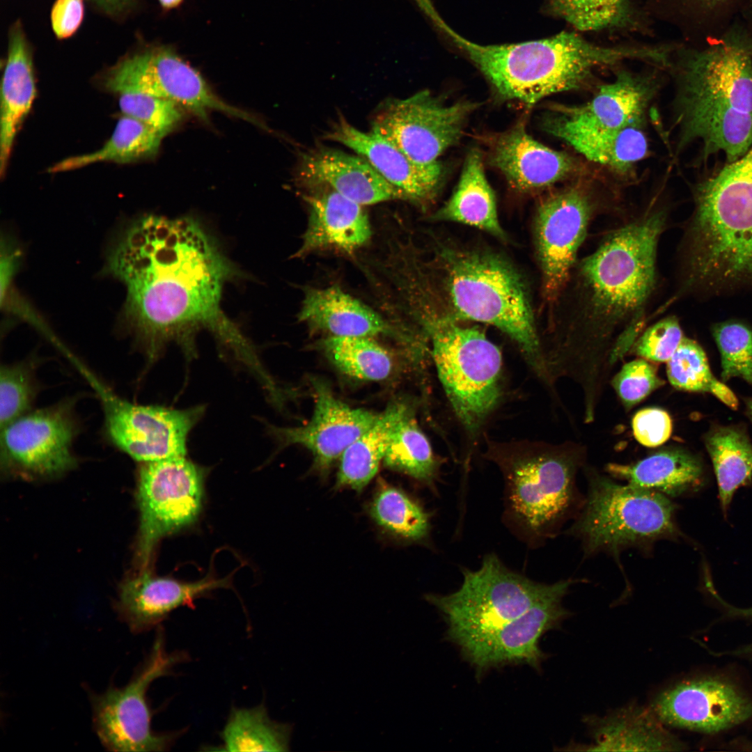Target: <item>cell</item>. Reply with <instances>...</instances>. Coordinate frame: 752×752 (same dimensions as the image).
Listing matches in <instances>:
<instances>
[{
	"mask_svg": "<svg viewBox=\"0 0 752 752\" xmlns=\"http://www.w3.org/2000/svg\"><path fill=\"white\" fill-rule=\"evenodd\" d=\"M437 24L473 62L503 99L529 107L549 95L579 89L601 67L626 59L647 61V45H597L574 32L508 45H482L462 38L441 19Z\"/></svg>",
	"mask_w": 752,
	"mask_h": 752,
	"instance_id": "cell-4",
	"label": "cell"
},
{
	"mask_svg": "<svg viewBox=\"0 0 752 752\" xmlns=\"http://www.w3.org/2000/svg\"><path fill=\"white\" fill-rule=\"evenodd\" d=\"M320 345L335 366L350 377L380 381L392 372L389 352L371 337L329 336Z\"/></svg>",
	"mask_w": 752,
	"mask_h": 752,
	"instance_id": "cell-40",
	"label": "cell"
},
{
	"mask_svg": "<svg viewBox=\"0 0 752 752\" xmlns=\"http://www.w3.org/2000/svg\"><path fill=\"white\" fill-rule=\"evenodd\" d=\"M476 105L446 104L428 91L387 102L375 116L373 132L382 136L416 163L430 164L457 143Z\"/></svg>",
	"mask_w": 752,
	"mask_h": 752,
	"instance_id": "cell-15",
	"label": "cell"
},
{
	"mask_svg": "<svg viewBox=\"0 0 752 752\" xmlns=\"http://www.w3.org/2000/svg\"><path fill=\"white\" fill-rule=\"evenodd\" d=\"M298 174L306 187L325 186L363 206L405 200L363 158L334 148L320 147L304 153Z\"/></svg>",
	"mask_w": 752,
	"mask_h": 752,
	"instance_id": "cell-25",
	"label": "cell"
},
{
	"mask_svg": "<svg viewBox=\"0 0 752 752\" xmlns=\"http://www.w3.org/2000/svg\"><path fill=\"white\" fill-rule=\"evenodd\" d=\"M651 95V84L645 78L620 71L590 101L578 106L556 105L545 120L592 130L641 125Z\"/></svg>",
	"mask_w": 752,
	"mask_h": 752,
	"instance_id": "cell-24",
	"label": "cell"
},
{
	"mask_svg": "<svg viewBox=\"0 0 752 752\" xmlns=\"http://www.w3.org/2000/svg\"><path fill=\"white\" fill-rule=\"evenodd\" d=\"M666 220V210L651 204L577 260L566 285L570 312L545 360L553 382L567 377L579 386L587 416L597 414L612 368L631 350L645 324Z\"/></svg>",
	"mask_w": 752,
	"mask_h": 752,
	"instance_id": "cell-2",
	"label": "cell"
},
{
	"mask_svg": "<svg viewBox=\"0 0 752 752\" xmlns=\"http://www.w3.org/2000/svg\"><path fill=\"white\" fill-rule=\"evenodd\" d=\"M369 512L380 528L405 542H425L430 535L431 514L405 491L384 481L378 486Z\"/></svg>",
	"mask_w": 752,
	"mask_h": 752,
	"instance_id": "cell-39",
	"label": "cell"
},
{
	"mask_svg": "<svg viewBox=\"0 0 752 752\" xmlns=\"http://www.w3.org/2000/svg\"><path fill=\"white\" fill-rule=\"evenodd\" d=\"M718 485L721 507L726 513L738 488L752 480V444L737 426H717L705 435Z\"/></svg>",
	"mask_w": 752,
	"mask_h": 752,
	"instance_id": "cell-34",
	"label": "cell"
},
{
	"mask_svg": "<svg viewBox=\"0 0 752 752\" xmlns=\"http://www.w3.org/2000/svg\"><path fill=\"white\" fill-rule=\"evenodd\" d=\"M410 409L404 402L391 404L374 424L346 448L340 457L337 488L363 490L376 475L397 425Z\"/></svg>",
	"mask_w": 752,
	"mask_h": 752,
	"instance_id": "cell-33",
	"label": "cell"
},
{
	"mask_svg": "<svg viewBox=\"0 0 752 752\" xmlns=\"http://www.w3.org/2000/svg\"><path fill=\"white\" fill-rule=\"evenodd\" d=\"M597 212L591 193L579 185L547 198L535 218V240L546 301L561 297L577 262V253Z\"/></svg>",
	"mask_w": 752,
	"mask_h": 752,
	"instance_id": "cell-17",
	"label": "cell"
},
{
	"mask_svg": "<svg viewBox=\"0 0 752 752\" xmlns=\"http://www.w3.org/2000/svg\"><path fill=\"white\" fill-rule=\"evenodd\" d=\"M84 17V0H56L51 10V24L58 39H67L80 27Z\"/></svg>",
	"mask_w": 752,
	"mask_h": 752,
	"instance_id": "cell-49",
	"label": "cell"
},
{
	"mask_svg": "<svg viewBox=\"0 0 752 752\" xmlns=\"http://www.w3.org/2000/svg\"><path fill=\"white\" fill-rule=\"evenodd\" d=\"M450 315H430L424 327L440 382L462 424L476 432L501 396L502 356L479 329Z\"/></svg>",
	"mask_w": 752,
	"mask_h": 752,
	"instance_id": "cell-9",
	"label": "cell"
},
{
	"mask_svg": "<svg viewBox=\"0 0 752 752\" xmlns=\"http://www.w3.org/2000/svg\"><path fill=\"white\" fill-rule=\"evenodd\" d=\"M292 732L290 723L272 720L266 707H233L221 731L227 751H288Z\"/></svg>",
	"mask_w": 752,
	"mask_h": 752,
	"instance_id": "cell-36",
	"label": "cell"
},
{
	"mask_svg": "<svg viewBox=\"0 0 752 752\" xmlns=\"http://www.w3.org/2000/svg\"><path fill=\"white\" fill-rule=\"evenodd\" d=\"M683 243L682 275L691 286L752 285V146L700 183Z\"/></svg>",
	"mask_w": 752,
	"mask_h": 752,
	"instance_id": "cell-5",
	"label": "cell"
},
{
	"mask_svg": "<svg viewBox=\"0 0 752 752\" xmlns=\"http://www.w3.org/2000/svg\"><path fill=\"white\" fill-rule=\"evenodd\" d=\"M652 710L664 725L718 733L752 716V701L731 683L714 677L683 681L664 689Z\"/></svg>",
	"mask_w": 752,
	"mask_h": 752,
	"instance_id": "cell-19",
	"label": "cell"
},
{
	"mask_svg": "<svg viewBox=\"0 0 752 752\" xmlns=\"http://www.w3.org/2000/svg\"><path fill=\"white\" fill-rule=\"evenodd\" d=\"M106 272L126 289L122 322L150 360L173 339L206 328L240 362L256 350L220 306L233 268L194 220L148 215L130 223L107 255Z\"/></svg>",
	"mask_w": 752,
	"mask_h": 752,
	"instance_id": "cell-1",
	"label": "cell"
},
{
	"mask_svg": "<svg viewBox=\"0 0 752 752\" xmlns=\"http://www.w3.org/2000/svg\"><path fill=\"white\" fill-rule=\"evenodd\" d=\"M563 580L560 587L519 616L483 635L457 645L478 677L509 665H528L539 670L547 655L540 647L541 637L558 627L570 612L562 600L572 583Z\"/></svg>",
	"mask_w": 752,
	"mask_h": 752,
	"instance_id": "cell-18",
	"label": "cell"
},
{
	"mask_svg": "<svg viewBox=\"0 0 752 752\" xmlns=\"http://www.w3.org/2000/svg\"><path fill=\"white\" fill-rule=\"evenodd\" d=\"M586 453V446L574 441L488 443L485 457L498 467L504 481L502 522L528 547L554 536L567 518Z\"/></svg>",
	"mask_w": 752,
	"mask_h": 752,
	"instance_id": "cell-6",
	"label": "cell"
},
{
	"mask_svg": "<svg viewBox=\"0 0 752 752\" xmlns=\"http://www.w3.org/2000/svg\"><path fill=\"white\" fill-rule=\"evenodd\" d=\"M230 576L212 574L195 581L154 576L148 569L121 584L115 609L118 618L134 634L157 628L175 609L193 606L195 600L218 588H230Z\"/></svg>",
	"mask_w": 752,
	"mask_h": 752,
	"instance_id": "cell-21",
	"label": "cell"
},
{
	"mask_svg": "<svg viewBox=\"0 0 752 752\" xmlns=\"http://www.w3.org/2000/svg\"><path fill=\"white\" fill-rule=\"evenodd\" d=\"M548 10L580 31L636 29L640 21L632 0H546Z\"/></svg>",
	"mask_w": 752,
	"mask_h": 752,
	"instance_id": "cell-42",
	"label": "cell"
},
{
	"mask_svg": "<svg viewBox=\"0 0 752 752\" xmlns=\"http://www.w3.org/2000/svg\"><path fill=\"white\" fill-rule=\"evenodd\" d=\"M462 574L457 590L425 595L444 618L447 636L456 645L519 616L562 583L535 581L508 567L494 553L485 555L479 568H463Z\"/></svg>",
	"mask_w": 752,
	"mask_h": 752,
	"instance_id": "cell-10",
	"label": "cell"
},
{
	"mask_svg": "<svg viewBox=\"0 0 752 752\" xmlns=\"http://www.w3.org/2000/svg\"><path fill=\"white\" fill-rule=\"evenodd\" d=\"M163 137L147 125L123 116L102 148L90 153L65 158L49 167L48 172L68 171L97 162L124 164L137 161L155 155Z\"/></svg>",
	"mask_w": 752,
	"mask_h": 752,
	"instance_id": "cell-35",
	"label": "cell"
},
{
	"mask_svg": "<svg viewBox=\"0 0 752 752\" xmlns=\"http://www.w3.org/2000/svg\"><path fill=\"white\" fill-rule=\"evenodd\" d=\"M490 161L514 188L522 191L547 187L567 178L577 169L571 157L538 142L523 125L496 139Z\"/></svg>",
	"mask_w": 752,
	"mask_h": 752,
	"instance_id": "cell-26",
	"label": "cell"
},
{
	"mask_svg": "<svg viewBox=\"0 0 752 752\" xmlns=\"http://www.w3.org/2000/svg\"><path fill=\"white\" fill-rule=\"evenodd\" d=\"M588 479L585 505L570 529L586 553H618L677 535L675 506L668 496L617 483L590 469Z\"/></svg>",
	"mask_w": 752,
	"mask_h": 752,
	"instance_id": "cell-8",
	"label": "cell"
},
{
	"mask_svg": "<svg viewBox=\"0 0 752 752\" xmlns=\"http://www.w3.org/2000/svg\"><path fill=\"white\" fill-rule=\"evenodd\" d=\"M36 95L32 53L19 23L9 33L1 84L0 175L6 173L13 143Z\"/></svg>",
	"mask_w": 752,
	"mask_h": 752,
	"instance_id": "cell-27",
	"label": "cell"
},
{
	"mask_svg": "<svg viewBox=\"0 0 752 752\" xmlns=\"http://www.w3.org/2000/svg\"><path fill=\"white\" fill-rule=\"evenodd\" d=\"M119 107L123 116L136 119L164 136L180 122V107L167 100L140 93L120 95Z\"/></svg>",
	"mask_w": 752,
	"mask_h": 752,
	"instance_id": "cell-45",
	"label": "cell"
},
{
	"mask_svg": "<svg viewBox=\"0 0 752 752\" xmlns=\"http://www.w3.org/2000/svg\"><path fill=\"white\" fill-rule=\"evenodd\" d=\"M547 132L563 140L588 159L625 173L648 152V140L641 125L618 130H592L547 120Z\"/></svg>",
	"mask_w": 752,
	"mask_h": 752,
	"instance_id": "cell-31",
	"label": "cell"
},
{
	"mask_svg": "<svg viewBox=\"0 0 752 752\" xmlns=\"http://www.w3.org/2000/svg\"><path fill=\"white\" fill-rule=\"evenodd\" d=\"M677 83L679 147L700 141L703 155L728 162L752 146V40L737 17L718 40L680 44L671 63Z\"/></svg>",
	"mask_w": 752,
	"mask_h": 752,
	"instance_id": "cell-3",
	"label": "cell"
},
{
	"mask_svg": "<svg viewBox=\"0 0 752 752\" xmlns=\"http://www.w3.org/2000/svg\"><path fill=\"white\" fill-rule=\"evenodd\" d=\"M102 84L119 95L140 93L171 101L201 120L219 111L262 127L255 116L219 98L195 68L167 47H154L123 57L105 73Z\"/></svg>",
	"mask_w": 752,
	"mask_h": 752,
	"instance_id": "cell-13",
	"label": "cell"
},
{
	"mask_svg": "<svg viewBox=\"0 0 752 752\" xmlns=\"http://www.w3.org/2000/svg\"><path fill=\"white\" fill-rule=\"evenodd\" d=\"M705 585L710 595L714 597L716 600L723 606V608L727 611L729 614L735 616L752 619V607L741 609L731 606L730 604L726 603V602L723 601V600L719 595L716 590L714 587L711 578H707L705 580ZM734 653L752 654V644L745 646L742 649L737 650Z\"/></svg>",
	"mask_w": 752,
	"mask_h": 752,
	"instance_id": "cell-50",
	"label": "cell"
},
{
	"mask_svg": "<svg viewBox=\"0 0 752 752\" xmlns=\"http://www.w3.org/2000/svg\"><path fill=\"white\" fill-rule=\"evenodd\" d=\"M632 428L634 437L640 444L655 448L664 444L670 438L673 423L666 411L657 407H648L634 415Z\"/></svg>",
	"mask_w": 752,
	"mask_h": 752,
	"instance_id": "cell-48",
	"label": "cell"
},
{
	"mask_svg": "<svg viewBox=\"0 0 752 752\" xmlns=\"http://www.w3.org/2000/svg\"><path fill=\"white\" fill-rule=\"evenodd\" d=\"M183 652L167 651L162 626L148 655L122 687L111 684L101 694L88 690L93 729L102 745L109 751H166L181 732H155L151 727L152 712L147 692L156 679L172 673L185 661Z\"/></svg>",
	"mask_w": 752,
	"mask_h": 752,
	"instance_id": "cell-11",
	"label": "cell"
},
{
	"mask_svg": "<svg viewBox=\"0 0 752 752\" xmlns=\"http://www.w3.org/2000/svg\"><path fill=\"white\" fill-rule=\"evenodd\" d=\"M304 200L308 221L296 257L319 251L352 253L370 239V224L363 205L325 186L309 187Z\"/></svg>",
	"mask_w": 752,
	"mask_h": 752,
	"instance_id": "cell-23",
	"label": "cell"
},
{
	"mask_svg": "<svg viewBox=\"0 0 752 752\" xmlns=\"http://www.w3.org/2000/svg\"><path fill=\"white\" fill-rule=\"evenodd\" d=\"M589 721L594 743L586 751H666L684 748L652 708L627 706Z\"/></svg>",
	"mask_w": 752,
	"mask_h": 752,
	"instance_id": "cell-30",
	"label": "cell"
},
{
	"mask_svg": "<svg viewBox=\"0 0 752 752\" xmlns=\"http://www.w3.org/2000/svg\"><path fill=\"white\" fill-rule=\"evenodd\" d=\"M93 384L102 400L107 435L118 448L141 463L185 456L188 435L203 414V407L137 405Z\"/></svg>",
	"mask_w": 752,
	"mask_h": 752,
	"instance_id": "cell-14",
	"label": "cell"
},
{
	"mask_svg": "<svg viewBox=\"0 0 752 752\" xmlns=\"http://www.w3.org/2000/svg\"><path fill=\"white\" fill-rule=\"evenodd\" d=\"M72 402L29 412L1 429L3 468L29 477H51L76 464L78 424Z\"/></svg>",
	"mask_w": 752,
	"mask_h": 752,
	"instance_id": "cell-16",
	"label": "cell"
},
{
	"mask_svg": "<svg viewBox=\"0 0 752 752\" xmlns=\"http://www.w3.org/2000/svg\"><path fill=\"white\" fill-rule=\"evenodd\" d=\"M434 218L474 226L500 238L505 236L498 219L494 194L478 150H473L467 156L455 191Z\"/></svg>",
	"mask_w": 752,
	"mask_h": 752,
	"instance_id": "cell-32",
	"label": "cell"
},
{
	"mask_svg": "<svg viewBox=\"0 0 752 752\" xmlns=\"http://www.w3.org/2000/svg\"><path fill=\"white\" fill-rule=\"evenodd\" d=\"M96 4L110 13H118L126 10L134 0H93Z\"/></svg>",
	"mask_w": 752,
	"mask_h": 752,
	"instance_id": "cell-51",
	"label": "cell"
},
{
	"mask_svg": "<svg viewBox=\"0 0 752 752\" xmlns=\"http://www.w3.org/2000/svg\"><path fill=\"white\" fill-rule=\"evenodd\" d=\"M712 335L721 359V377H740L752 385V329L737 321H726L712 327Z\"/></svg>",
	"mask_w": 752,
	"mask_h": 752,
	"instance_id": "cell-43",
	"label": "cell"
},
{
	"mask_svg": "<svg viewBox=\"0 0 752 752\" xmlns=\"http://www.w3.org/2000/svg\"><path fill=\"white\" fill-rule=\"evenodd\" d=\"M205 471L185 456L141 463L136 559L148 569L159 540L194 523L204 497Z\"/></svg>",
	"mask_w": 752,
	"mask_h": 752,
	"instance_id": "cell-12",
	"label": "cell"
},
{
	"mask_svg": "<svg viewBox=\"0 0 752 752\" xmlns=\"http://www.w3.org/2000/svg\"><path fill=\"white\" fill-rule=\"evenodd\" d=\"M162 8L166 10L174 9L180 6L184 0H158Z\"/></svg>",
	"mask_w": 752,
	"mask_h": 752,
	"instance_id": "cell-52",
	"label": "cell"
},
{
	"mask_svg": "<svg viewBox=\"0 0 752 752\" xmlns=\"http://www.w3.org/2000/svg\"><path fill=\"white\" fill-rule=\"evenodd\" d=\"M606 471L628 485L666 496L696 491L704 481L700 459L679 446L662 448L629 464L609 463Z\"/></svg>",
	"mask_w": 752,
	"mask_h": 752,
	"instance_id": "cell-29",
	"label": "cell"
},
{
	"mask_svg": "<svg viewBox=\"0 0 752 752\" xmlns=\"http://www.w3.org/2000/svg\"><path fill=\"white\" fill-rule=\"evenodd\" d=\"M611 384L622 405L631 409L665 384L657 368L643 358L625 363L613 377Z\"/></svg>",
	"mask_w": 752,
	"mask_h": 752,
	"instance_id": "cell-46",
	"label": "cell"
},
{
	"mask_svg": "<svg viewBox=\"0 0 752 752\" xmlns=\"http://www.w3.org/2000/svg\"><path fill=\"white\" fill-rule=\"evenodd\" d=\"M666 363L667 377L675 389L689 392L710 393L728 407L737 409V397L713 375L703 349L695 340L684 336Z\"/></svg>",
	"mask_w": 752,
	"mask_h": 752,
	"instance_id": "cell-41",
	"label": "cell"
},
{
	"mask_svg": "<svg viewBox=\"0 0 752 752\" xmlns=\"http://www.w3.org/2000/svg\"><path fill=\"white\" fill-rule=\"evenodd\" d=\"M747 414L752 421V398L747 400Z\"/></svg>",
	"mask_w": 752,
	"mask_h": 752,
	"instance_id": "cell-53",
	"label": "cell"
},
{
	"mask_svg": "<svg viewBox=\"0 0 752 752\" xmlns=\"http://www.w3.org/2000/svg\"><path fill=\"white\" fill-rule=\"evenodd\" d=\"M748 0H663L665 13L688 45L702 47L720 38Z\"/></svg>",
	"mask_w": 752,
	"mask_h": 752,
	"instance_id": "cell-37",
	"label": "cell"
},
{
	"mask_svg": "<svg viewBox=\"0 0 752 752\" xmlns=\"http://www.w3.org/2000/svg\"><path fill=\"white\" fill-rule=\"evenodd\" d=\"M327 138L366 160L405 201H428L439 189L444 169L439 161L430 164L416 163L382 136L373 131H361L343 118L334 125Z\"/></svg>",
	"mask_w": 752,
	"mask_h": 752,
	"instance_id": "cell-22",
	"label": "cell"
},
{
	"mask_svg": "<svg viewBox=\"0 0 752 752\" xmlns=\"http://www.w3.org/2000/svg\"><path fill=\"white\" fill-rule=\"evenodd\" d=\"M32 361L4 365L0 371L1 429L30 412L38 393Z\"/></svg>",
	"mask_w": 752,
	"mask_h": 752,
	"instance_id": "cell-44",
	"label": "cell"
},
{
	"mask_svg": "<svg viewBox=\"0 0 752 752\" xmlns=\"http://www.w3.org/2000/svg\"><path fill=\"white\" fill-rule=\"evenodd\" d=\"M684 338L678 319L667 316L648 327L634 343L631 351L655 362H667Z\"/></svg>",
	"mask_w": 752,
	"mask_h": 752,
	"instance_id": "cell-47",
	"label": "cell"
},
{
	"mask_svg": "<svg viewBox=\"0 0 752 752\" xmlns=\"http://www.w3.org/2000/svg\"><path fill=\"white\" fill-rule=\"evenodd\" d=\"M298 318L334 336L372 338L392 331L380 315L338 285L306 289Z\"/></svg>",
	"mask_w": 752,
	"mask_h": 752,
	"instance_id": "cell-28",
	"label": "cell"
},
{
	"mask_svg": "<svg viewBox=\"0 0 752 752\" xmlns=\"http://www.w3.org/2000/svg\"><path fill=\"white\" fill-rule=\"evenodd\" d=\"M443 282L455 320L487 323L513 340L535 373L549 384L526 289L501 257L473 251L444 250Z\"/></svg>",
	"mask_w": 752,
	"mask_h": 752,
	"instance_id": "cell-7",
	"label": "cell"
},
{
	"mask_svg": "<svg viewBox=\"0 0 752 752\" xmlns=\"http://www.w3.org/2000/svg\"><path fill=\"white\" fill-rule=\"evenodd\" d=\"M383 462L388 468L405 473L437 492L441 461L434 453L412 409L397 425Z\"/></svg>",
	"mask_w": 752,
	"mask_h": 752,
	"instance_id": "cell-38",
	"label": "cell"
},
{
	"mask_svg": "<svg viewBox=\"0 0 752 752\" xmlns=\"http://www.w3.org/2000/svg\"><path fill=\"white\" fill-rule=\"evenodd\" d=\"M315 407L310 421L294 428H271L284 446L300 445L313 455L315 469L325 474L346 448L370 428L379 417L354 408L336 398L322 381L313 383Z\"/></svg>",
	"mask_w": 752,
	"mask_h": 752,
	"instance_id": "cell-20",
	"label": "cell"
}]
</instances>
